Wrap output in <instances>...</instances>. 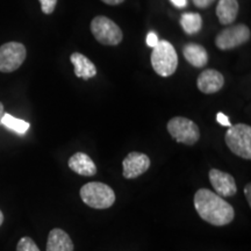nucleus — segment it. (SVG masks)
Segmentation results:
<instances>
[{"label": "nucleus", "instance_id": "1", "mask_svg": "<svg viewBox=\"0 0 251 251\" xmlns=\"http://www.w3.org/2000/svg\"><path fill=\"white\" fill-rule=\"evenodd\" d=\"M194 208L203 221L218 227L229 225L235 218L234 207L207 188H200L194 194Z\"/></svg>", "mask_w": 251, "mask_h": 251}, {"label": "nucleus", "instance_id": "2", "mask_svg": "<svg viewBox=\"0 0 251 251\" xmlns=\"http://www.w3.org/2000/svg\"><path fill=\"white\" fill-rule=\"evenodd\" d=\"M152 69L158 76L170 77L178 68V55L176 49L169 41L162 40L152 48L151 52Z\"/></svg>", "mask_w": 251, "mask_h": 251}, {"label": "nucleus", "instance_id": "3", "mask_svg": "<svg viewBox=\"0 0 251 251\" xmlns=\"http://www.w3.org/2000/svg\"><path fill=\"white\" fill-rule=\"evenodd\" d=\"M80 198L84 203L96 209L109 208L115 202V193L108 185L91 181L80 188Z\"/></svg>", "mask_w": 251, "mask_h": 251}, {"label": "nucleus", "instance_id": "4", "mask_svg": "<svg viewBox=\"0 0 251 251\" xmlns=\"http://www.w3.org/2000/svg\"><path fill=\"white\" fill-rule=\"evenodd\" d=\"M230 151L244 159H251V127L246 124L230 126L225 135Z\"/></svg>", "mask_w": 251, "mask_h": 251}, {"label": "nucleus", "instance_id": "5", "mask_svg": "<svg viewBox=\"0 0 251 251\" xmlns=\"http://www.w3.org/2000/svg\"><path fill=\"white\" fill-rule=\"evenodd\" d=\"M91 33L103 46H118L124 40L121 28L114 21L103 15H98L91 21Z\"/></svg>", "mask_w": 251, "mask_h": 251}, {"label": "nucleus", "instance_id": "6", "mask_svg": "<svg viewBox=\"0 0 251 251\" xmlns=\"http://www.w3.org/2000/svg\"><path fill=\"white\" fill-rule=\"evenodd\" d=\"M169 134L172 139L178 143L194 146L200 140V130L196 122L184 117H176L169 120L168 126Z\"/></svg>", "mask_w": 251, "mask_h": 251}, {"label": "nucleus", "instance_id": "7", "mask_svg": "<svg viewBox=\"0 0 251 251\" xmlns=\"http://www.w3.org/2000/svg\"><path fill=\"white\" fill-rule=\"evenodd\" d=\"M27 57V50L20 42H7L0 46V72L9 74L18 70Z\"/></svg>", "mask_w": 251, "mask_h": 251}, {"label": "nucleus", "instance_id": "8", "mask_svg": "<svg viewBox=\"0 0 251 251\" xmlns=\"http://www.w3.org/2000/svg\"><path fill=\"white\" fill-rule=\"evenodd\" d=\"M251 31L246 25L238 24L225 28L215 37V46L221 50H230L249 42Z\"/></svg>", "mask_w": 251, "mask_h": 251}, {"label": "nucleus", "instance_id": "9", "mask_svg": "<svg viewBox=\"0 0 251 251\" xmlns=\"http://www.w3.org/2000/svg\"><path fill=\"white\" fill-rule=\"evenodd\" d=\"M150 163H151L150 158L146 153L137 151L129 152L122 162V166H124L122 175L127 179H135L148 171Z\"/></svg>", "mask_w": 251, "mask_h": 251}, {"label": "nucleus", "instance_id": "10", "mask_svg": "<svg viewBox=\"0 0 251 251\" xmlns=\"http://www.w3.org/2000/svg\"><path fill=\"white\" fill-rule=\"evenodd\" d=\"M209 181H211L215 193L221 198L233 197L237 192L236 181L231 175L224 172L218 169H212L208 174Z\"/></svg>", "mask_w": 251, "mask_h": 251}, {"label": "nucleus", "instance_id": "11", "mask_svg": "<svg viewBox=\"0 0 251 251\" xmlns=\"http://www.w3.org/2000/svg\"><path fill=\"white\" fill-rule=\"evenodd\" d=\"M225 85V77L221 72L214 69H207L199 75L197 79V86L200 92L205 94H213L219 92Z\"/></svg>", "mask_w": 251, "mask_h": 251}, {"label": "nucleus", "instance_id": "12", "mask_svg": "<svg viewBox=\"0 0 251 251\" xmlns=\"http://www.w3.org/2000/svg\"><path fill=\"white\" fill-rule=\"evenodd\" d=\"M69 168L77 175L91 177L97 174V166L89 155L84 152H76L69 158Z\"/></svg>", "mask_w": 251, "mask_h": 251}, {"label": "nucleus", "instance_id": "13", "mask_svg": "<svg viewBox=\"0 0 251 251\" xmlns=\"http://www.w3.org/2000/svg\"><path fill=\"white\" fill-rule=\"evenodd\" d=\"M70 61L75 67V75L84 80L91 79L97 76V68L93 62L80 52H74L70 56Z\"/></svg>", "mask_w": 251, "mask_h": 251}, {"label": "nucleus", "instance_id": "14", "mask_svg": "<svg viewBox=\"0 0 251 251\" xmlns=\"http://www.w3.org/2000/svg\"><path fill=\"white\" fill-rule=\"evenodd\" d=\"M47 251H74V243L68 233L55 228L48 235Z\"/></svg>", "mask_w": 251, "mask_h": 251}, {"label": "nucleus", "instance_id": "15", "mask_svg": "<svg viewBox=\"0 0 251 251\" xmlns=\"http://www.w3.org/2000/svg\"><path fill=\"white\" fill-rule=\"evenodd\" d=\"M183 55L194 68H203L208 63V52L202 46L197 43H187L184 46Z\"/></svg>", "mask_w": 251, "mask_h": 251}, {"label": "nucleus", "instance_id": "16", "mask_svg": "<svg viewBox=\"0 0 251 251\" xmlns=\"http://www.w3.org/2000/svg\"><path fill=\"white\" fill-rule=\"evenodd\" d=\"M215 12L220 24L225 26L231 25L237 18L238 1L237 0H219Z\"/></svg>", "mask_w": 251, "mask_h": 251}, {"label": "nucleus", "instance_id": "17", "mask_svg": "<svg viewBox=\"0 0 251 251\" xmlns=\"http://www.w3.org/2000/svg\"><path fill=\"white\" fill-rule=\"evenodd\" d=\"M180 26L187 35L199 33L202 27V18L198 13H184L180 18Z\"/></svg>", "mask_w": 251, "mask_h": 251}, {"label": "nucleus", "instance_id": "18", "mask_svg": "<svg viewBox=\"0 0 251 251\" xmlns=\"http://www.w3.org/2000/svg\"><path fill=\"white\" fill-rule=\"evenodd\" d=\"M1 125H4L5 127L8 128L9 130H13V131H15V133H18L20 135L26 134L27 130L29 129V127H30V125L28 124L27 121H24V120H20V119L14 118L13 115L7 114V113H5L4 117H2Z\"/></svg>", "mask_w": 251, "mask_h": 251}, {"label": "nucleus", "instance_id": "19", "mask_svg": "<svg viewBox=\"0 0 251 251\" xmlns=\"http://www.w3.org/2000/svg\"><path fill=\"white\" fill-rule=\"evenodd\" d=\"M17 251H40L36 243L30 237H23L18 242Z\"/></svg>", "mask_w": 251, "mask_h": 251}, {"label": "nucleus", "instance_id": "20", "mask_svg": "<svg viewBox=\"0 0 251 251\" xmlns=\"http://www.w3.org/2000/svg\"><path fill=\"white\" fill-rule=\"evenodd\" d=\"M41 4V9L45 14L54 13L56 5H57V0H39Z\"/></svg>", "mask_w": 251, "mask_h": 251}, {"label": "nucleus", "instance_id": "21", "mask_svg": "<svg viewBox=\"0 0 251 251\" xmlns=\"http://www.w3.org/2000/svg\"><path fill=\"white\" fill-rule=\"evenodd\" d=\"M158 42H159L158 36H157L155 31H149L148 35H147V45H148V47L153 48V47L157 46V43Z\"/></svg>", "mask_w": 251, "mask_h": 251}, {"label": "nucleus", "instance_id": "22", "mask_svg": "<svg viewBox=\"0 0 251 251\" xmlns=\"http://www.w3.org/2000/svg\"><path fill=\"white\" fill-rule=\"evenodd\" d=\"M216 120H218L220 125L225 126V127H230L231 126L230 121H229V118L226 114H224L222 112H219L218 114H216Z\"/></svg>", "mask_w": 251, "mask_h": 251}, {"label": "nucleus", "instance_id": "23", "mask_svg": "<svg viewBox=\"0 0 251 251\" xmlns=\"http://www.w3.org/2000/svg\"><path fill=\"white\" fill-rule=\"evenodd\" d=\"M193 5L196 6L198 8H207L208 6H211L215 0H192Z\"/></svg>", "mask_w": 251, "mask_h": 251}, {"label": "nucleus", "instance_id": "24", "mask_svg": "<svg viewBox=\"0 0 251 251\" xmlns=\"http://www.w3.org/2000/svg\"><path fill=\"white\" fill-rule=\"evenodd\" d=\"M244 194H246L248 203H249V206H251V184H247L244 186Z\"/></svg>", "mask_w": 251, "mask_h": 251}, {"label": "nucleus", "instance_id": "25", "mask_svg": "<svg viewBox=\"0 0 251 251\" xmlns=\"http://www.w3.org/2000/svg\"><path fill=\"white\" fill-rule=\"evenodd\" d=\"M170 1L172 5H175L178 8H183L187 5V0H170Z\"/></svg>", "mask_w": 251, "mask_h": 251}, {"label": "nucleus", "instance_id": "26", "mask_svg": "<svg viewBox=\"0 0 251 251\" xmlns=\"http://www.w3.org/2000/svg\"><path fill=\"white\" fill-rule=\"evenodd\" d=\"M102 2H105V4L107 5H111V6H115V5H120L122 2L125 1V0H101Z\"/></svg>", "mask_w": 251, "mask_h": 251}, {"label": "nucleus", "instance_id": "27", "mask_svg": "<svg viewBox=\"0 0 251 251\" xmlns=\"http://www.w3.org/2000/svg\"><path fill=\"white\" fill-rule=\"evenodd\" d=\"M4 114H5L4 105H2V102H0V126H1V119L4 117Z\"/></svg>", "mask_w": 251, "mask_h": 251}, {"label": "nucleus", "instance_id": "28", "mask_svg": "<svg viewBox=\"0 0 251 251\" xmlns=\"http://www.w3.org/2000/svg\"><path fill=\"white\" fill-rule=\"evenodd\" d=\"M4 224V214H2V212L0 211V226Z\"/></svg>", "mask_w": 251, "mask_h": 251}]
</instances>
